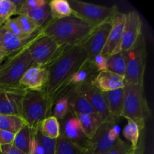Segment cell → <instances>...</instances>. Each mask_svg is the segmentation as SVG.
I'll return each mask as SVG.
<instances>
[{
  "label": "cell",
  "mask_w": 154,
  "mask_h": 154,
  "mask_svg": "<svg viewBox=\"0 0 154 154\" xmlns=\"http://www.w3.org/2000/svg\"><path fill=\"white\" fill-rule=\"evenodd\" d=\"M36 66L27 48L9 56L0 66V88H21L19 81L26 72Z\"/></svg>",
  "instance_id": "4"
},
{
  "label": "cell",
  "mask_w": 154,
  "mask_h": 154,
  "mask_svg": "<svg viewBox=\"0 0 154 154\" xmlns=\"http://www.w3.org/2000/svg\"><path fill=\"white\" fill-rule=\"evenodd\" d=\"M120 128L117 122H103L94 136L89 141L93 154H102L114 147L121 138Z\"/></svg>",
  "instance_id": "9"
},
{
  "label": "cell",
  "mask_w": 154,
  "mask_h": 154,
  "mask_svg": "<svg viewBox=\"0 0 154 154\" xmlns=\"http://www.w3.org/2000/svg\"><path fill=\"white\" fill-rule=\"evenodd\" d=\"M15 18L19 23L23 34L25 36L31 35L33 33L35 32L37 30L40 29L39 28H38V26L34 23V22L26 15L18 14L17 17Z\"/></svg>",
  "instance_id": "33"
},
{
  "label": "cell",
  "mask_w": 154,
  "mask_h": 154,
  "mask_svg": "<svg viewBox=\"0 0 154 154\" xmlns=\"http://www.w3.org/2000/svg\"><path fill=\"white\" fill-rule=\"evenodd\" d=\"M5 58V54L0 51V66H1V65L2 64V62Z\"/></svg>",
  "instance_id": "43"
},
{
  "label": "cell",
  "mask_w": 154,
  "mask_h": 154,
  "mask_svg": "<svg viewBox=\"0 0 154 154\" xmlns=\"http://www.w3.org/2000/svg\"><path fill=\"white\" fill-rule=\"evenodd\" d=\"M76 87H78L79 91L89 101L95 112L100 117L102 122L111 121L107 101L103 92L93 86L91 83L82 84Z\"/></svg>",
  "instance_id": "13"
},
{
  "label": "cell",
  "mask_w": 154,
  "mask_h": 154,
  "mask_svg": "<svg viewBox=\"0 0 154 154\" xmlns=\"http://www.w3.org/2000/svg\"><path fill=\"white\" fill-rule=\"evenodd\" d=\"M140 131L141 129L138 124L130 120H127V123L123 129V135L126 138V141L129 143L132 148L135 150H137L139 141Z\"/></svg>",
  "instance_id": "30"
},
{
  "label": "cell",
  "mask_w": 154,
  "mask_h": 154,
  "mask_svg": "<svg viewBox=\"0 0 154 154\" xmlns=\"http://www.w3.org/2000/svg\"><path fill=\"white\" fill-rule=\"evenodd\" d=\"M99 73L93 63L88 60H86L81 67L70 77L63 90L73 87H78L82 84L91 83Z\"/></svg>",
  "instance_id": "20"
},
{
  "label": "cell",
  "mask_w": 154,
  "mask_h": 154,
  "mask_svg": "<svg viewBox=\"0 0 154 154\" xmlns=\"http://www.w3.org/2000/svg\"><path fill=\"white\" fill-rule=\"evenodd\" d=\"M91 62L96 69L98 72H102V71L107 70V62H108V57L102 54H99L93 57L91 60H89Z\"/></svg>",
  "instance_id": "38"
},
{
  "label": "cell",
  "mask_w": 154,
  "mask_h": 154,
  "mask_svg": "<svg viewBox=\"0 0 154 154\" xmlns=\"http://www.w3.org/2000/svg\"><path fill=\"white\" fill-rule=\"evenodd\" d=\"M148 107L144 96V85L124 84L122 117L135 122L142 130L145 126Z\"/></svg>",
  "instance_id": "5"
},
{
  "label": "cell",
  "mask_w": 154,
  "mask_h": 154,
  "mask_svg": "<svg viewBox=\"0 0 154 154\" xmlns=\"http://www.w3.org/2000/svg\"><path fill=\"white\" fill-rule=\"evenodd\" d=\"M126 14L117 11L112 18V25L102 54L106 57L120 52Z\"/></svg>",
  "instance_id": "15"
},
{
  "label": "cell",
  "mask_w": 154,
  "mask_h": 154,
  "mask_svg": "<svg viewBox=\"0 0 154 154\" xmlns=\"http://www.w3.org/2000/svg\"><path fill=\"white\" fill-rule=\"evenodd\" d=\"M91 84L102 92H108L123 88L124 78L108 70L99 72Z\"/></svg>",
  "instance_id": "19"
},
{
  "label": "cell",
  "mask_w": 154,
  "mask_h": 154,
  "mask_svg": "<svg viewBox=\"0 0 154 154\" xmlns=\"http://www.w3.org/2000/svg\"><path fill=\"white\" fill-rule=\"evenodd\" d=\"M15 138V134L8 131L0 129V146L12 144Z\"/></svg>",
  "instance_id": "39"
},
{
  "label": "cell",
  "mask_w": 154,
  "mask_h": 154,
  "mask_svg": "<svg viewBox=\"0 0 154 154\" xmlns=\"http://www.w3.org/2000/svg\"><path fill=\"white\" fill-rule=\"evenodd\" d=\"M9 1L11 2L12 5H14L17 8V11L18 9L23 5V4L24 3L25 0H9Z\"/></svg>",
  "instance_id": "42"
},
{
  "label": "cell",
  "mask_w": 154,
  "mask_h": 154,
  "mask_svg": "<svg viewBox=\"0 0 154 154\" xmlns=\"http://www.w3.org/2000/svg\"><path fill=\"white\" fill-rule=\"evenodd\" d=\"M134 150H135L132 148L129 143L120 139L114 147L102 154H128Z\"/></svg>",
  "instance_id": "35"
},
{
  "label": "cell",
  "mask_w": 154,
  "mask_h": 154,
  "mask_svg": "<svg viewBox=\"0 0 154 154\" xmlns=\"http://www.w3.org/2000/svg\"><path fill=\"white\" fill-rule=\"evenodd\" d=\"M87 150L79 147L60 134L57 139L55 154H84Z\"/></svg>",
  "instance_id": "28"
},
{
  "label": "cell",
  "mask_w": 154,
  "mask_h": 154,
  "mask_svg": "<svg viewBox=\"0 0 154 154\" xmlns=\"http://www.w3.org/2000/svg\"><path fill=\"white\" fill-rule=\"evenodd\" d=\"M135 152H136V150H134V151L131 152V153H128V154H135Z\"/></svg>",
  "instance_id": "45"
},
{
  "label": "cell",
  "mask_w": 154,
  "mask_h": 154,
  "mask_svg": "<svg viewBox=\"0 0 154 154\" xmlns=\"http://www.w3.org/2000/svg\"><path fill=\"white\" fill-rule=\"evenodd\" d=\"M95 27L72 14L54 20L42 30V34L54 39L62 46L83 45Z\"/></svg>",
  "instance_id": "2"
},
{
  "label": "cell",
  "mask_w": 154,
  "mask_h": 154,
  "mask_svg": "<svg viewBox=\"0 0 154 154\" xmlns=\"http://www.w3.org/2000/svg\"><path fill=\"white\" fill-rule=\"evenodd\" d=\"M53 115L59 120L66 116L69 111V101L64 95H60L53 103Z\"/></svg>",
  "instance_id": "31"
},
{
  "label": "cell",
  "mask_w": 154,
  "mask_h": 154,
  "mask_svg": "<svg viewBox=\"0 0 154 154\" xmlns=\"http://www.w3.org/2000/svg\"><path fill=\"white\" fill-rule=\"evenodd\" d=\"M0 154H26L19 149L15 147L13 144L0 146Z\"/></svg>",
  "instance_id": "40"
},
{
  "label": "cell",
  "mask_w": 154,
  "mask_h": 154,
  "mask_svg": "<svg viewBox=\"0 0 154 154\" xmlns=\"http://www.w3.org/2000/svg\"><path fill=\"white\" fill-rule=\"evenodd\" d=\"M52 20L66 17L72 14L70 4L68 0H51L48 2Z\"/></svg>",
  "instance_id": "27"
},
{
  "label": "cell",
  "mask_w": 154,
  "mask_h": 154,
  "mask_svg": "<svg viewBox=\"0 0 154 154\" xmlns=\"http://www.w3.org/2000/svg\"><path fill=\"white\" fill-rule=\"evenodd\" d=\"M72 14L92 26L96 27L113 18L117 11L116 6L108 8L78 0L69 1Z\"/></svg>",
  "instance_id": "8"
},
{
  "label": "cell",
  "mask_w": 154,
  "mask_h": 154,
  "mask_svg": "<svg viewBox=\"0 0 154 154\" xmlns=\"http://www.w3.org/2000/svg\"><path fill=\"white\" fill-rule=\"evenodd\" d=\"M126 59L123 52H119L108 57L107 70L124 78L126 74Z\"/></svg>",
  "instance_id": "26"
},
{
  "label": "cell",
  "mask_w": 154,
  "mask_h": 154,
  "mask_svg": "<svg viewBox=\"0 0 154 154\" xmlns=\"http://www.w3.org/2000/svg\"><path fill=\"white\" fill-rule=\"evenodd\" d=\"M60 95H64L66 96L69 101V110L76 115L96 114L89 101L79 91L78 87H73L66 89L63 90L59 96Z\"/></svg>",
  "instance_id": "18"
},
{
  "label": "cell",
  "mask_w": 154,
  "mask_h": 154,
  "mask_svg": "<svg viewBox=\"0 0 154 154\" xmlns=\"http://www.w3.org/2000/svg\"><path fill=\"white\" fill-rule=\"evenodd\" d=\"M35 138L43 147L45 154H55L57 140L45 136L38 127L35 131Z\"/></svg>",
  "instance_id": "32"
},
{
  "label": "cell",
  "mask_w": 154,
  "mask_h": 154,
  "mask_svg": "<svg viewBox=\"0 0 154 154\" xmlns=\"http://www.w3.org/2000/svg\"><path fill=\"white\" fill-rule=\"evenodd\" d=\"M104 95L107 101L111 121L117 122L123 114V88L105 92Z\"/></svg>",
  "instance_id": "21"
},
{
  "label": "cell",
  "mask_w": 154,
  "mask_h": 154,
  "mask_svg": "<svg viewBox=\"0 0 154 154\" xmlns=\"http://www.w3.org/2000/svg\"><path fill=\"white\" fill-rule=\"evenodd\" d=\"M30 154H45L43 147H42L38 141L35 139L34 135L31 144V149H30Z\"/></svg>",
  "instance_id": "41"
},
{
  "label": "cell",
  "mask_w": 154,
  "mask_h": 154,
  "mask_svg": "<svg viewBox=\"0 0 154 154\" xmlns=\"http://www.w3.org/2000/svg\"><path fill=\"white\" fill-rule=\"evenodd\" d=\"M42 29H38L29 36H18L6 31L0 26V51L6 57L12 55L23 48H27L32 42L42 35Z\"/></svg>",
  "instance_id": "11"
},
{
  "label": "cell",
  "mask_w": 154,
  "mask_h": 154,
  "mask_svg": "<svg viewBox=\"0 0 154 154\" xmlns=\"http://www.w3.org/2000/svg\"><path fill=\"white\" fill-rule=\"evenodd\" d=\"M126 59L124 84L144 85V77L147 62V47L144 35L141 34L135 45L123 52Z\"/></svg>",
  "instance_id": "6"
},
{
  "label": "cell",
  "mask_w": 154,
  "mask_h": 154,
  "mask_svg": "<svg viewBox=\"0 0 154 154\" xmlns=\"http://www.w3.org/2000/svg\"><path fill=\"white\" fill-rule=\"evenodd\" d=\"M135 153H136V152H135Z\"/></svg>",
  "instance_id": "46"
},
{
  "label": "cell",
  "mask_w": 154,
  "mask_h": 154,
  "mask_svg": "<svg viewBox=\"0 0 154 154\" xmlns=\"http://www.w3.org/2000/svg\"><path fill=\"white\" fill-rule=\"evenodd\" d=\"M87 60L83 45L66 46L57 60L48 66L49 78L44 91L53 103L65 89L70 77Z\"/></svg>",
  "instance_id": "1"
},
{
  "label": "cell",
  "mask_w": 154,
  "mask_h": 154,
  "mask_svg": "<svg viewBox=\"0 0 154 154\" xmlns=\"http://www.w3.org/2000/svg\"><path fill=\"white\" fill-rule=\"evenodd\" d=\"M52 107V101L44 90H26L21 101L20 117L27 126L36 129L51 114Z\"/></svg>",
  "instance_id": "3"
},
{
  "label": "cell",
  "mask_w": 154,
  "mask_h": 154,
  "mask_svg": "<svg viewBox=\"0 0 154 154\" xmlns=\"http://www.w3.org/2000/svg\"><path fill=\"white\" fill-rule=\"evenodd\" d=\"M141 34L142 21L139 14L135 11L128 12L126 14L120 51L125 52L130 49Z\"/></svg>",
  "instance_id": "14"
},
{
  "label": "cell",
  "mask_w": 154,
  "mask_h": 154,
  "mask_svg": "<svg viewBox=\"0 0 154 154\" xmlns=\"http://www.w3.org/2000/svg\"><path fill=\"white\" fill-rule=\"evenodd\" d=\"M35 131V129H31L25 123L17 133H16L12 144L26 154H30L31 144L34 138Z\"/></svg>",
  "instance_id": "23"
},
{
  "label": "cell",
  "mask_w": 154,
  "mask_h": 154,
  "mask_svg": "<svg viewBox=\"0 0 154 154\" xmlns=\"http://www.w3.org/2000/svg\"><path fill=\"white\" fill-rule=\"evenodd\" d=\"M1 26H2L6 31L9 32L10 33H12V34L16 35L18 36H25L23 34L20 27V25L16 18H9Z\"/></svg>",
  "instance_id": "36"
},
{
  "label": "cell",
  "mask_w": 154,
  "mask_h": 154,
  "mask_svg": "<svg viewBox=\"0 0 154 154\" xmlns=\"http://www.w3.org/2000/svg\"><path fill=\"white\" fill-rule=\"evenodd\" d=\"M25 122L20 116L0 114V129L15 134L23 126Z\"/></svg>",
  "instance_id": "29"
},
{
  "label": "cell",
  "mask_w": 154,
  "mask_h": 154,
  "mask_svg": "<svg viewBox=\"0 0 154 154\" xmlns=\"http://www.w3.org/2000/svg\"><path fill=\"white\" fill-rule=\"evenodd\" d=\"M26 90L0 88V114L20 116L21 101Z\"/></svg>",
  "instance_id": "16"
},
{
  "label": "cell",
  "mask_w": 154,
  "mask_h": 154,
  "mask_svg": "<svg viewBox=\"0 0 154 154\" xmlns=\"http://www.w3.org/2000/svg\"><path fill=\"white\" fill-rule=\"evenodd\" d=\"M84 154H93V152H92V150H90V148H89L88 150H87V151L85 152V153H84Z\"/></svg>",
  "instance_id": "44"
},
{
  "label": "cell",
  "mask_w": 154,
  "mask_h": 154,
  "mask_svg": "<svg viewBox=\"0 0 154 154\" xmlns=\"http://www.w3.org/2000/svg\"><path fill=\"white\" fill-rule=\"evenodd\" d=\"M14 14H17V8L9 0H0V26Z\"/></svg>",
  "instance_id": "34"
},
{
  "label": "cell",
  "mask_w": 154,
  "mask_h": 154,
  "mask_svg": "<svg viewBox=\"0 0 154 154\" xmlns=\"http://www.w3.org/2000/svg\"><path fill=\"white\" fill-rule=\"evenodd\" d=\"M77 117L81 123L83 131L89 140L94 136L96 132L103 123L100 117L96 114H78Z\"/></svg>",
  "instance_id": "24"
},
{
  "label": "cell",
  "mask_w": 154,
  "mask_h": 154,
  "mask_svg": "<svg viewBox=\"0 0 154 154\" xmlns=\"http://www.w3.org/2000/svg\"><path fill=\"white\" fill-rule=\"evenodd\" d=\"M48 2L45 0H25L23 5L17 11V14H21L26 11L32 10L36 8L42 7Z\"/></svg>",
  "instance_id": "37"
},
{
  "label": "cell",
  "mask_w": 154,
  "mask_h": 154,
  "mask_svg": "<svg viewBox=\"0 0 154 154\" xmlns=\"http://www.w3.org/2000/svg\"><path fill=\"white\" fill-rule=\"evenodd\" d=\"M49 78L48 68L33 66L24 73L19 86L26 90H44Z\"/></svg>",
  "instance_id": "17"
},
{
  "label": "cell",
  "mask_w": 154,
  "mask_h": 154,
  "mask_svg": "<svg viewBox=\"0 0 154 154\" xmlns=\"http://www.w3.org/2000/svg\"><path fill=\"white\" fill-rule=\"evenodd\" d=\"M66 46L57 44L54 39L42 34L28 47L29 53L35 65L48 68L61 54Z\"/></svg>",
  "instance_id": "7"
},
{
  "label": "cell",
  "mask_w": 154,
  "mask_h": 154,
  "mask_svg": "<svg viewBox=\"0 0 154 154\" xmlns=\"http://www.w3.org/2000/svg\"><path fill=\"white\" fill-rule=\"evenodd\" d=\"M111 25L112 19L95 27L91 34L83 43V46L87 53V60H91L94 57L102 54L111 29Z\"/></svg>",
  "instance_id": "12"
},
{
  "label": "cell",
  "mask_w": 154,
  "mask_h": 154,
  "mask_svg": "<svg viewBox=\"0 0 154 154\" xmlns=\"http://www.w3.org/2000/svg\"><path fill=\"white\" fill-rule=\"evenodd\" d=\"M60 123V134L79 147L89 149V138L83 131L76 114L69 110L65 117L59 120Z\"/></svg>",
  "instance_id": "10"
},
{
  "label": "cell",
  "mask_w": 154,
  "mask_h": 154,
  "mask_svg": "<svg viewBox=\"0 0 154 154\" xmlns=\"http://www.w3.org/2000/svg\"><path fill=\"white\" fill-rule=\"evenodd\" d=\"M21 14H24L28 17L40 29H43L52 21V17L48 5V2L42 7L26 11Z\"/></svg>",
  "instance_id": "22"
},
{
  "label": "cell",
  "mask_w": 154,
  "mask_h": 154,
  "mask_svg": "<svg viewBox=\"0 0 154 154\" xmlns=\"http://www.w3.org/2000/svg\"><path fill=\"white\" fill-rule=\"evenodd\" d=\"M38 128L45 136L51 139L57 140L60 135V121L52 115L48 116L42 120Z\"/></svg>",
  "instance_id": "25"
}]
</instances>
